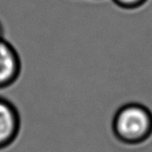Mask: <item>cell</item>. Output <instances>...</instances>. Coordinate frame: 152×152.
I'll return each instance as SVG.
<instances>
[{"label":"cell","mask_w":152,"mask_h":152,"mask_svg":"<svg viewBox=\"0 0 152 152\" xmlns=\"http://www.w3.org/2000/svg\"><path fill=\"white\" fill-rule=\"evenodd\" d=\"M20 124V115L17 107L8 99L0 97V150L15 141Z\"/></svg>","instance_id":"3957f363"},{"label":"cell","mask_w":152,"mask_h":152,"mask_svg":"<svg viewBox=\"0 0 152 152\" xmlns=\"http://www.w3.org/2000/svg\"><path fill=\"white\" fill-rule=\"evenodd\" d=\"M112 130L122 143L142 145L152 137V111L141 103H127L115 112Z\"/></svg>","instance_id":"6da1fadb"},{"label":"cell","mask_w":152,"mask_h":152,"mask_svg":"<svg viewBox=\"0 0 152 152\" xmlns=\"http://www.w3.org/2000/svg\"><path fill=\"white\" fill-rule=\"evenodd\" d=\"M1 37H3V27H2L1 22H0V38Z\"/></svg>","instance_id":"5b68a950"},{"label":"cell","mask_w":152,"mask_h":152,"mask_svg":"<svg viewBox=\"0 0 152 152\" xmlns=\"http://www.w3.org/2000/svg\"><path fill=\"white\" fill-rule=\"evenodd\" d=\"M148 0H113L118 7L125 10H136L142 7Z\"/></svg>","instance_id":"277c9868"},{"label":"cell","mask_w":152,"mask_h":152,"mask_svg":"<svg viewBox=\"0 0 152 152\" xmlns=\"http://www.w3.org/2000/svg\"><path fill=\"white\" fill-rule=\"evenodd\" d=\"M21 72V60L11 42L0 38V89L8 88L18 79Z\"/></svg>","instance_id":"7a4b0ae2"}]
</instances>
